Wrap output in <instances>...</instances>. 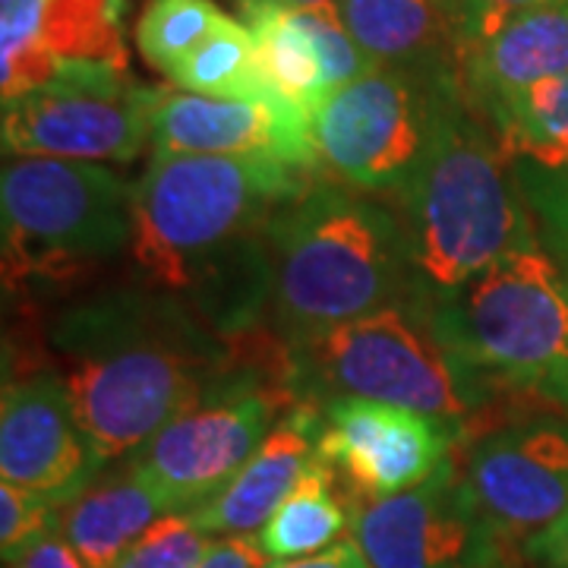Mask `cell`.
<instances>
[{"instance_id": "44dd1931", "label": "cell", "mask_w": 568, "mask_h": 568, "mask_svg": "<svg viewBox=\"0 0 568 568\" xmlns=\"http://www.w3.org/2000/svg\"><path fill=\"white\" fill-rule=\"evenodd\" d=\"M351 521L354 508L347 503L345 489L323 455H316L301 484L291 489V496L256 534V540L272 562L304 559L351 537Z\"/></svg>"}, {"instance_id": "5bb4252c", "label": "cell", "mask_w": 568, "mask_h": 568, "mask_svg": "<svg viewBox=\"0 0 568 568\" xmlns=\"http://www.w3.org/2000/svg\"><path fill=\"white\" fill-rule=\"evenodd\" d=\"M104 467L82 433L73 402L51 369L20 373L3 383L0 477L67 506Z\"/></svg>"}, {"instance_id": "52a82bcc", "label": "cell", "mask_w": 568, "mask_h": 568, "mask_svg": "<svg viewBox=\"0 0 568 568\" xmlns=\"http://www.w3.org/2000/svg\"><path fill=\"white\" fill-rule=\"evenodd\" d=\"M0 212L7 291H67L133 237V186L95 162H7Z\"/></svg>"}, {"instance_id": "cb8c5ba5", "label": "cell", "mask_w": 568, "mask_h": 568, "mask_svg": "<svg viewBox=\"0 0 568 568\" xmlns=\"http://www.w3.org/2000/svg\"><path fill=\"white\" fill-rule=\"evenodd\" d=\"M518 162H534L547 171L568 168V73L530 89L489 121Z\"/></svg>"}, {"instance_id": "d4e9b609", "label": "cell", "mask_w": 568, "mask_h": 568, "mask_svg": "<svg viewBox=\"0 0 568 568\" xmlns=\"http://www.w3.org/2000/svg\"><path fill=\"white\" fill-rule=\"evenodd\" d=\"M234 20L215 0H149L136 22L142 61L171 77V70Z\"/></svg>"}, {"instance_id": "f546056e", "label": "cell", "mask_w": 568, "mask_h": 568, "mask_svg": "<svg viewBox=\"0 0 568 568\" xmlns=\"http://www.w3.org/2000/svg\"><path fill=\"white\" fill-rule=\"evenodd\" d=\"M7 568H85L80 559V552L67 544L61 530L41 537L36 547H29L20 559L7 562Z\"/></svg>"}, {"instance_id": "7c38bea8", "label": "cell", "mask_w": 568, "mask_h": 568, "mask_svg": "<svg viewBox=\"0 0 568 568\" xmlns=\"http://www.w3.org/2000/svg\"><path fill=\"white\" fill-rule=\"evenodd\" d=\"M351 537L369 568H506V544L477 511L458 448L426 484L354 508Z\"/></svg>"}, {"instance_id": "603a6c76", "label": "cell", "mask_w": 568, "mask_h": 568, "mask_svg": "<svg viewBox=\"0 0 568 568\" xmlns=\"http://www.w3.org/2000/svg\"><path fill=\"white\" fill-rule=\"evenodd\" d=\"M171 80L183 92L209 95V99H250V102L278 99L265 80L253 29L237 20L222 26L196 51H190L171 70Z\"/></svg>"}, {"instance_id": "ba28073f", "label": "cell", "mask_w": 568, "mask_h": 568, "mask_svg": "<svg viewBox=\"0 0 568 568\" xmlns=\"http://www.w3.org/2000/svg\"><path fill=\"white\" fill-rule=\"evenodd\" d=\"M462 82L455 73L376 67L313 111L316 162L332 181L398 200L420 174Z\"/></svg>"}, {"instance_id": "d6986e66", "label": "cell", "mask_w": 568, "mask_h": 568, "mask_svg": "<svg viewBox=\"0 0 568 568\" xmlns=\"http://www.w3.org/2000/svg\"><path fill=\"white\" fill-rule=\"evenodd\" d=\"M338 13L379 67L458 77L462 41L452 0H338Z\"/></svg>"}, {"instance_id": "277c9868", "label": "cell", "mask_w": 568, "mask_h": 568, "mask_svg": "<svg viewBox=\"0 0 568 568\" xmlns=\"http://www.w3.org/2000/svg\"><path fill=\"white\" fill-rule=\"evenodd\" d=\"M518 168L503 133L458 92L429 159L398 200L410 244V301L436 304L496 260L537 246Z\"/></svg>"}, {"instance_id": "e0dca14e", "label": "cell", "mask_w": 568, "mask_h": 568, "mask_svg": "<svg viewBox=\"0 0 568 568\" xmlns=\"http://www.w3.org/2000/svg\"><path fill=\"white\" fill-rule=\"evenodd\" d=\"M568 73V3L521 13L467 48L458 82L487 121L528 95L540 82Z\"/></svg>"}, {"instance_id": "83f0119b", "label": "cell", "mask_w": 568, "mask_h": 568, "mask_svg": "<svg viewBox=\"0 0 568 568\" xmlns=\"http://www.w3.org/2000/svg\"><path fill=\"white\" fill-rule=\"evenodd\" d=\"M556 3H568V0H452L462 54L467 48H474L477 41L493 36L508 20L530 13V10H540V7H556Z\"/></svg>"}, {"instance_id": "1f68e13d", "label": "cell", "mask_w": 568, "mask_h": 568, "mask_svg": "<svg viewBox=\"0 0 568 568\" xmlns=\"http://www.w3.org/2000/svg\"><path fill=\"white\" fill-rule=\"evenodd\" d=\"M528 559H537L549 568H568V518L530 547Z\"/></svg>"}, {"instance_id": "9c48e42d", "label": "cell", "mask_w": 568, "mask_h": 568, "mask_svg": "<svg viewBox=\"0 0 568 568\" xmlns=\"http://www.w3.org/2000/svg\"><path fill=\"white\" fill-rule=\"evenodd\" d=\"M294 405L287 383L234 366L149 443H142L126 465L162 496L171 511H193L237 477V470L263 446L268 429Z\"/></svg>"}, {"instance_id": "7402d4cb", "label": "cell", "mask_w": 568, "mask_h": 568, "mask_svg": "<svg viewBox=\"0 0 568 568\" xmlns=\"http://www.w3.org/2000/svg\"><path fill=\"white\" fill-rule=\"evenodd\" d=\"M246 26L253 29L272 92L313 114L328 99V82H325L323 48L313 36V26L304 17V10L268 0L263 10H256L246 20Z\"/></svg>"}, {"instance_id": "d6a6232c", "label": "cell", "mask_w": 568, "mask_h": 568, "mask_svg": "<svg viewBox=\"0 0 568 568\" xmlns=\"http://www.w3.org/2000/svg\"><path fill=\"white\" fill-rule=\"evenodd\" d=\"M284 7H294V10H310V7H328V3H338V0H275Z\"/></svg>"}, {"instance_id": "2e32d148", "label": "cell", "mask_w": 568, "mask_h": 568, "mask_svg": "<svg viewBox=\"0 0 568 568\" xmlns=\"http://www.w3.org/2000/svg\"><path fill=\"white\" fill-rule=\"evenodd\" d=\"M323 410L297 402L268 429L263 446L253 452L237 477L200 508L186 511L212 540L256 537L278 511L291 489L301 484L310 462L320 455Z\"/></svg>"}, {"instance_id": "3957f363", "label": "cell", "mask_w": 568, "mask_h": 568, "mask_svg": "<svg viewBox=\"0 0 568 568\" xmlns=\"http://www.w3.org/2000/svg\"><path fill=\"white\" fill-rule=\"evenodd\" d=\"M272 316L282 345L414 297L402 212L345 183H310L268 224Z\"/></svg>"}, {"instance_id": "8fae6325", "label": "cell", "mask_w": 568, "mask_h": 568, "mask_svg": "<svg viewBox=\"0 0 568 568\" xmlns=\"http://www.w3.org/2000/svg\"><path fill=\"white\" fill-rule=\"evenodd\" d=\"M462 477L493 534L525 556L568 518V424L530 417L493 424L462 443Z\"/></svg>"}, {"instance_id": "5b68a950", "label": "cell", "mask_w": 568, "mask_h": 568, "mask_svg": "<svg viewBox=\"0 0 568 568\" xmlns=\"http://www.w3.org/2000/svg\"><path fill=\"white\" fill-rule=\"evenodd\" d=\"M282 354L284 383L304 405L366 398L410 407L446 424L462 443L467 426L487 420L506 395L448 345L417 301L282 345Z\"/></svg>"}, {"instance_id": "ffe728a7", "label": "cell", "mask_w": 568, "mask_h": 568, "mask_svg": "<svg viewBox=\"0 0 568 568\" xmlns=\"http://www.w3.org/2000/svg\"><path fill=\"white\" fill-rule=\"evenodd\" d=\"M174 515L130 465L95 477L61 508V534L85 568H111L162 518Z\"/></svg>"}, {"instance_id": "4fadbf2b", "label": "cell", "mask_w": 568, "mask_h": 568, "mask_svg": "<svg viewBox=\"0 0 568 568\" xmlns=\"http://www.w3.org/2000/svg\"><path fill=\"white\" fill-rule=\"evenodd\" d=\"M462 439L410 407L335 398L323 405L320 455L335 470L351 508L426 484Z\"/></svg>"}, {"instance_id": "4dcf8cb0", "label": "cell", "mask_w": 568, "mask_h": 568, "mask_svg": "<svg viewBox=\"0 0 568 568\" xmlns=\"http://www.w3.org/2000/svg\"><path fill=\"white\" fill-rule=\"evenodd\" d=\"M265 568H369L364 549L357 547L354 537H345L342 544L323 549L316 556H304V559H282V562H268Z\"/></svg>"}, {"instance_id": "f1b7e54d", "label": "cell", "mask_w": 568, "mask_h": 568, "mask_svg": "<svg viewBox=\"0 0 568 568\" xmlns=\"http://www.w3.org/2000/svg\"><path fill=\"white\" fill-rule=\"evenodd\" d=\"M272 562L256 537H219L196 568H265Z\"/></svg>"}, {"instance_id": "484cf974", "label": "cell", "mask_w": 568, "mask_h": 568, "mask_svg": "<svg viewBox=\"0 0 568 568\" xmlns=\"http://www.w3.org/2000/svg\"><path fill=\"white\" fill-rule=\"evenodd\" d=\"M209 547L212 537L200 530L186 511H174L140 537L111 568H196Z\"/></svg>"}, {"instance_id": "30bf717a", "label": "cell", "mask_w": 568, "mask_h": 568, "mask_svg": "<svg viewBox=\"0 0 568 568\" xmlns=\"http://www.w3.org/2000/svg\"><path fill=\"white\" fill-rule=\"evenodd\" d=\"M162 89L121 67H67L51 82L3 102L7 155L63 162H133L152 142Z\"/></svg>"}, {"instance_id": "9a60e30c", "label": "cell", "mask_w": 568, "mask_h": 568, "mask_svg": "<svg viewBox=\"0 0 568 568\" xmlns=\"http://www.w3.org/2000/svg\"><path fill=\"white\" fill-rule=\"evenodd\" d=\"M313 114L304 108L268 99H209L193 92H162L152 114L155 155H265L316 171Z\"/></svg>"}, {"instance_id": "4316f807", "label": "cell", "mask_w": 568, "mask_h": 568, "mask_svg": "<svg viewBox=\"0 0 568 568\" xmlns=\"http://www.w3.org/2000/svg\"><path fill=\"white\" fill-rule=\"evenodd\" d=\"M61 503L32 489L3 484L0 487V552L3 566L20 559L41 537L61 528Z\"/></svg>"}, {"instance_id": "ac0fdd59", "label": "cell", "mask_w": 568, "mask_h": 568, "mask_svg": "<svg viewBox=\"0 0 568 568\" xmlns=\"http://www.w3.org/2000/svg\"><path fill=\"white\" fill-rule=\"evenodd\" d=\"M123 0H48L39 41L3 61V102L51 82L67 67H121Z\"/></svg>"}, {"instance_id": "7a4b0ae2", "label": "cell", "mask_w": 568, "mask_h": 568, "mask_svg": "<svg viewBox=\"0 0 568 568\" xmlns=\"http://www.w3.org/2000/svg\"><path fill=\"white\" fill-rule=\"evenodd\" d=\"M54 376L102 462L130 458L237 366L190 306L152 287H108L67 304L48 328Z\"/></svg>"}, {"instance_id": "6da1fadb", "label": "cell", "mask_w": 568, "mask_h": 568, "mask_svg": "<svg viewBox=\"0 0 568 568\" xmlns=\"http://www.w3.org/2000/svg\"><path fill=\"white\" fill-rule=\"evenodd\" d=\"M310 174L265 155H152L133 183L126 250L140 284L183 301L234 342L272 297L268 224Z\"/></svg>"}, {"instance_id": "8992f818", "label": "cell", "mask_w": 568, "mask_h": 568, "mask_svg": "<svg viewBox=\"0 0 568 568\" xmlns=\"http://www.w3.org/2000/svg\"><path fill=\"white\" fill-rule=\"evenodd\" d=\"M424 306L493 386L568 407V275L540 244L508 253Z\"/></svg>"}, {"instance_id": "836d02e7", "label": "cell", "mask_w": 568, "mask_h": 568, "mask_svg": "<svg viewBox=\"0 0 568 568\" xmlns=\"http://www.w3.org/2000/svg\"><path fill=\"white\" fill-rule=\"evenodd\" d=\"M265 3H268V0H234V7H237V10L244 13L246 20H250V17H253L256 10H263Z\"/></svg>"}]
</instances>
